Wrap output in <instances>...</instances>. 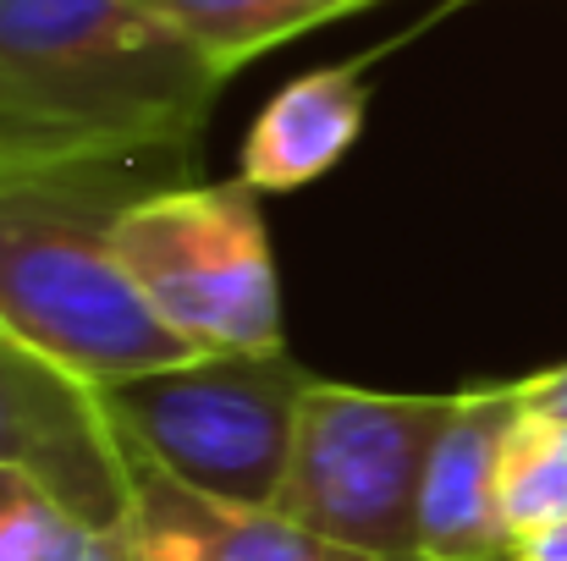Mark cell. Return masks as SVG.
Segmentation results:
<instances>
[{
    "label": "cell",
    "instance_id": "1",
    "mask_svg": "<svg viewBox=\"0 0 567 561\" xmlns=\"http://www.w3.org/2000/svg\"><path fill=\"white\" fill-rule=\"evenodd\" d=\"M220 83L144 0H0V172L183 155Z\"/></svg>",
    "mask_w": 567,
    "mask_h": 561
},
{
    "label": "cell",
    "instance_id": "2",
    "mask_svg": "<svg viewBox=\"0 0 567 561\" xmlns=\"http://www.w3.org/2000/svg\"><path fill=\"white\" fill-rule=\"evenodd\" d=\"M133 166L0 172V331L89 385L198 359L116 253Z\"/></svg>",
    "mask_w": 567,
    "mask_h": 561
},
{
    "label": "cell",
    "instance_id": "3",
    "mask_svg": "<svg viewBox=\"0 0 567 561\" xmlns=\"http://www.w3.org/2000/svg\"><path fill=\"white\" fill-rule=\"evenodd\" d=\"M457 391L408 396L309 380L298 402L292 457L276 490L281 518L375 561L419 557V496L435 435L446 429Z\"/></svg>",
    "mask_w": 567,
    "mask_h": 561
},
{
    "label": "cell",
    "instance_id": "4",
    "mask_svg": "<svg viewBox=\"0 0 567 561\" xmlns=\"http://www.w3.org/2000/svg\"><path fill=\"white\" fill-rule=\"evenodd\" d=\"M111 237L150 309L198 359L287 353L281 281L254 183L150 187L122 204Z\"/></svg>",
    "mask_w": 567,
    "mask_h": 561
},
{
    "label": "cell",
    "instance_id": "5",
    "mask_svg": "<svg viewBox=\"0 0 567 561\" xmlns=\"http://www.w3.org/2000/svg\"><path fill=\"white\" fill-rule=\"evenodd\" d=\"M309 380L287 353H220L100 385V402L122 446L177 485L237 507H276Z\"/></svg>",
    "mask_w": 567,
    "mask_h": 561
},
{
    "label": "cell",
    "instance_id": "6",
    "mask_svg": "<svg viewBox=\"0 0 567 561\" xmlns=\"http://www.w3.org/2000/svg\"><path fill=\"white\" fill-rule=\"evenodd\" d=\"M0 468L39 479L66 512L111 534L127 523L133 457L100 385L66 374L0 331Z\"/></svg>",
    "mask_w": 567,
    "mask_h": 561
},
{
    "label": "cell",
    "instance_id": "7",
    "mask_svg": "<svg viewBox=\"0 0 567 561\" xmlns=\"http://www.w3.org/2000/svg\"><path fill=\"white\" fill-rule=\"evenodd\" d=\"M518 418V380L457 391V407L435 435L419 496L424 561H518V534L502 512V451Z\"/></svg>",
    "mask_w": 567,
    "mask_h": 561
},
{
    "label": "cell",
    "instance_id": "8",
    "mask_svg": "<svg viewBox=\"0 0 567 561\" xmlns=\"http://www.w3.org/2000/svg\"><path fill=\"white\" fill-rule=\"evenodd\" d=\"M122 534L133 561H375L298 529L270 507H237L188 490L144 457H133V496Z\"/></svg>",
    "mask_w": 567,
    "mask_h": 561
},
{
    "label": "cell",
    "instance_id": "9",
    "mask_svg": "<svg viewBox=\"0 0 567 561\" xmlns=\"http://www.w3.org/2000/svg\"><path fill=\"white\" fill-rule=\"evenodd\" d=\"M370 116L359 66H315L276 89L243 138V183L259 193H292L320 183L348 160Z\"/></svg>",
    "mask_w": 567,
    "mask_h": 561
},
{
    "label": "cell",
    "instance_id": "10",
    "mask_svg": "<svg viewBox=\"0 0 567 561\" xmlns=\"http://www.w3.org/2000/svg\"><path fill=\"white\" fill-rule=\"evenodd\" d=\"M144 6L166 17L220 77H231L265 50H281L380 0H144Z\"/></svg>",
    "mask_w": 567,
    "mask_h": 561
},
{
    "label": "cell",
    "instance_id": "11",
    "mask_svg": "<svg viewBox=\"0 0 567 561\" xmlns=\"http://www.w3.org/2000/svg\"><path fill=\"white\" fill-rule=\"evenodd\" d=\"M502 512L518 540L567 518V424L524 407L502 451Z\"/></svg>",
    "mask_w": 567,
    "mask_h": 561
},
{
    "label": "cell",
    "instance_id": "12",
    "mask_svg": "<svg viewBox=\"0 0 567 561\" xmlns=\"http://www.w3.org/2000/svg\"><path fill=\"white\" fill-rule=\"evenodd\" d=\"M89 534L78 512H66L39 479L0 468V561H66Z\"/></svg>",
    "mask_w": 567,
    "mask_h": 561
},
{
    "label": "cell",
    "instance_id": "13",
    "mask_svg": "<svg viewBox=\"0 0 567 561\" xmlns=\"http://www.w3.org/2000/svg\"><path fill=\"white\" fill-rule=\"evenodd\" d=\"M518 396H524V407H529V413L567 424V364L529 374V380H518Z\"/></svg>",
    "mask_w": 567,
    "mask_h": 561
},
{
    "label": "cell",
    "instance_id": "14",
    "mask_svg": "<svg viewBox=\"0 0 567 561\" xmlns=\"http://www.w3.org/2000/svg\"><path fill=\"white\" fill-rule=\"evenodd\" d=\"M518 561H567V518L529 534V540H518Z\"/></svg>",
    "mask_w": 567,
    "mask_h": 561
},
{
    "label": "cell",
    "instance_id": "15",
    "mask_svg": "<svg viewBox=\"0 0 567 561\" xmlns=\"http://www.w3.org/2000/svg\"><path fill=\"white\" fill-rule=\"evenodd\" d=\"M66 561H133V551H127V534L111 529V534H89Z\"/></svg>",
    "mask_w": 567,
    "mask_h": 561
}]
</instances>
